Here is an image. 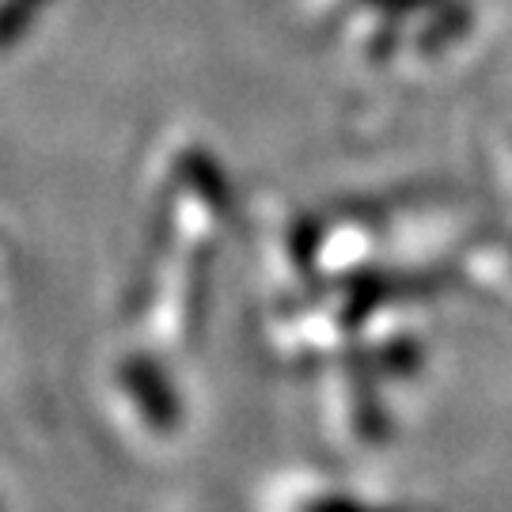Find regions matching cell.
I'll return each instance as SVG.
<instances>
[{"instance_id":"obj_1","label":"cell","mask_w":512,"mask_h":512,"mask_svg":"<svg viewBox=\"0 0 512 512\" xmlns=\"http://www.w3.org/2000/svg\"><path fill=\"white\" fill-rule=\"evenodd\" d=\"M156 376H160V368L148 365L145 357L126 361L114 376V387L133 414L129 418L133 433L141 440H171L183 425V410H179V399L171 391V380L156 384Z\"/></svg>"}]
</instances>
